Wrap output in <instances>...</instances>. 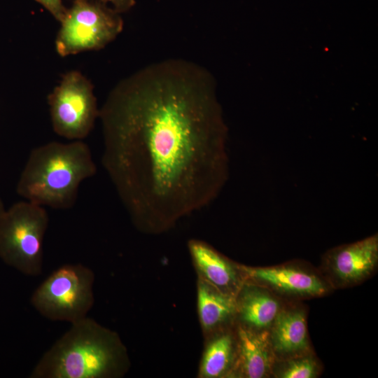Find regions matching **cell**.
Returning <instances> with one entry per match:
<instances>
[{
    "label": "cell",
    "instance_id": "1",
    "mask_svg": "<svg viewBox=\"0 0 378 378\" xmlns=\"http://www.w3.org/2000/svg\"><path fill=\"white\" fill-rule=\"evenodd\" d=\"M102 158L133 225L159 234L209 205L229 175L226 131L207 70L169 59L120 81L99 109Z\"/></svg>",
    "mask_w": 378,
    "mask_h": 378
},
{
    "label": "cell",
    "instance_id": "2",
    "mask_svg": "<svg viewBox=\"0 0 378 378\" xmlns=\"http://www.w3.org/2000/svg\"><path fill=\"white\" fill-rule=\"evenodd\" d=\"M44 353L31 378H121L131 363L119 335L88 316Z\"/></svg>",
    "mask_w": 378,
    "mask_h": 378
},
{
    "label": "cell",
    "instance_id": "3",
    "mask_svg": "<svg viewBox=\"0 0 378 378\" xmlns=\"http://www.w3.org/2000/svg\"><path fill=\"white\" fill-rule=\"evenodd\" d=\"M97 173L90 149L81 140L51 141L30 152L16 186L27 201L55 209L72 208L79 186Z\"/></svg>",
    "mask_w": 378,
    "mask_h": 378
},
{
    "label": "cell",
    "instance_id": "4",
    "mask_svg": "<svg viewBox=\"0 0 378 378\" xmlns=\"http://www.w3.org/2000/svg\"><path fill=\"white\" fill-rule=\"evenodd\" d=\"M48 223L44 206L27 200L6 209L0 221L1 260L24 275H40Z\"/></svg>",
    "mask_w": 378,
    "mask_h": 378
},
{
    "label": "cell",
    "instance_id": "5",
    "mask_svg": "<svg viewBox=\"0 0 378 378\" xmlns=\"http://www.w3.org/2000/svg\"><path fill=\"white\" fill-rule=\"evenodd\" d=\"M93 271L80 263L55 270L32 293L30 302L43 317L71 324L87 316L94 302Z\"/></svg>",
    "mask_w": 378,
    "mask_h": 378
},
{
    "label": "cell",
    "instance_id": "6",
    "mask_svg": "<svg viewBox=\"0 0 378 378\" xmlns=\"http://www.w3.org/2000/svg\"><path fill=\"white\" fill-rule=\"evenodd\" d=\"M59 22L55 48L62 57L103 48L123 29L119 13L93 0H74Z\"/></svg>",
    "mask_w": 378,
    "mask_h": 378
},
{
    "label": "cell",
    "instance_id": "7",
    "mask_svg": "<svg viewBox=\"0 0 378 378\" xmlns=\"http://www.w3.org/2000/svg\"><path fill=\"white\" fill-rule=\"evenodd\" d=\"M52 126L59 136L82 140L99 115L91 82L78 71L65 74L48 97Z\"/></svg>",
    "mask_w": 378,
    "mask_h": 378
},
{
    "label": "cell",
    "instance_id": "8",
    "mask_svg": "<svg viewBox=\"0 0 378 378\" xmlns=\"http://www.w3.org/2000/svg\"><path fill=\"white\" fill-rule=\"evenodd\" d=\"M188 248L197 279L236 298L244 283L240 265L233 262L211 245L200 239H190Z\"/></svg>",
    "mask_w": 378,
    "mask_h": 378
},
{
    "label": "cell",
    "instance_id": "9",
    "mask_svg": "<svg viewBox=\"0 0 378 378\" xmlns=\"http://www.w3.org/2000/svg\"><path fill=\"white\" fill-rule=\"evenodd\" d=\"M244 282L261 284L281 292L301 296H318L326 286L317 276L290 267H255L240 265Z\"/></svg>",
    "mask_w": 378,
    "mask_h": 378
},
{
    "label": "cell",
    "instance_id": "10",
    "mask_svg": "<svg viewBox=\"0 0 378 378\" xmlns=\"http://www.w3.org/2000/svg\"><path fill=\"white\" fill-rule=\"evenodd\" d=\"M236 335L237 353L232 377H266L272 365L267 332L237 323Z\"/></svg>",
    "mask_w": 378,
    "mask_h": 378
},
{
    "label": "cell",
    "instance_id": "11",
    "mask_svg": "<svg viewBox=\"0 0 378 378\" xmlns=\"http://www.w3.org/2000/svg\"><path fill=\"white\" fill-rule=\"evenodd\" d=\"M332 270L342 282H358L374 269L378 260V237H368L335 249L330 255Z\"/></svg>",
    "mask_w": 378,
    "mask_h": 378
},
{
    "label": "cell",
    "instance_id": "12",
    "mask_svg": "<svg viewBox=\"0 0 378 378\" xmlns=\"http://www.w3.org/2000/svg\"><path fill=\"white\" fill-rule=\"evenodd\" d=\"M197 305L204 338L237 324L235 298L200 279L197 280Z\"/></svg>",
    "mask_w": 378,
    "mask_h": 378
},
{
    "label": "cell",
    "instance_id": "13",
    "mask_svg": "<svg viewBox=\"0 0 378 378\" xmlns=\"http://www.w3.org/2000/svg\"><path fill=\"white\" fill-rule=\"evenodd\" d=\"M237 353L236 325L204 337L197 377H232Z\"/></svg>",
    "mask_w": 378,
    "mask_h": 378
},
{
    "label": "cell",
    "instance_id": "14",
    "mask_svg": "<svg viewBox=\"0 0 378 378\" xmlns=\"http://www.w3.org/2000/svg\"><path fill=\"white\" fill-rule=\"evenodd\" d=\"M237 323L262 330L279 312L278 301L258 285L244 282L236 298Z\"/></svg>",
    "mask_w": 378,
    "mask_h": 378
},
{
    "label": "cell",
    "instance_id": "15",
    "mask_svg": "<svg viewBox=\"0 0 378 378\" xmlns=\"http://www.w3.org/2000/svg\"><path fill=\"white\" fill-rule=\"evenodd\" d=\"M271 344L281 354H292L307 348V328L302 311L279 312L273 322Z\"/></svg>",
    "mask_w": 378,
    "mask_h": 378
},
{
    "label": "cell",
    "instance_id": "16",
    "mask_svg": "<svg viewBox=\"0 0 378 378\" xmlns=\"http://www.w3.org/2000/svg\"><path fill=\"white\" fill-rule=\"evenodd\" d=\"M317 374V365L310 357H301L289 360L279 376L281 378H313Z\"/></svg>",
    "mask_w": 378,
    "mask_h": 378
},
{
    "label": "cell",
    "instance_id": "17",
    "mask_svg": "<svg viewBox=\"0 0 378 378\" xmlns=\"http://www.w3.org/2000/svg\"><path fill=\"white\" fill-rule=\"evenodd\" d=\"M34 1L43 6L59 22L62 20L67 10L63 4V0Z\"/></svg>",
    "mask_w": 378,
    "mask_h": 378
},
{
    "label": "cell",
    "instance_id": "18",
    "mask_svg": "<svg viewBox=\"0 0 378 378\" xmlns=\"http://www.w3.org/2000/svg\"><path fill=\"white\" fill-rule=\"evenodd\" d=\"M112 8L120 14L130 10L135 4V0H93Z\"/></svg>",
    "mask_w": 378,
    "mask_h": 378
},
{
    "label": "cell",
    "instance_id": "19",
    "mask_svg": "<svg viewBox=\"0 0 378 378\" xmlns=\"http://www.w3.org/2000/svg\"><path fill=\"white\" fill-rule=\"evenodd\" d=\"M6 211V209H5V206H4V202L3 200H1V198L0 197V221H1V219L4 214Z\"/></svg>",
    "mask_w": 378,
    "mask_h": 378
}]
</instances>
